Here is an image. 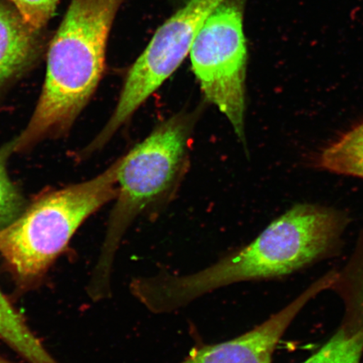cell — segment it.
I'll use <instances>...</instances> for the list:
<instances>
[{"label":"cell","instance_id":"cell-15","mask_svg":"<svg viewBox=\"0 0 363 363\" xmlns=\"http://www.w3.org/2000/svg\"><path fill=\"white\" fill-rule=\"evenodd\" d=\"M0 363H13V362L7 360L6 358H4L1 355H0Z\"/></svg>","mask_w":363,"mask_h":363},{"label":"cell","instance_id":"cell-13","mask_svg":"<svg viewBox=\"0 0 363 363\" xmlns=\"http://www.w3.org/2000/svg\"><path fill=\"white\" fill-rule=\"evenodd\" d=\"M363 331L350 333L339 328L319 351L302 363H361Z\"/></svg>","mask_w":363,"mask_h":363},{"label":"cell","instance_id":"cell-2","mask_svg":"<svg viewBox=\"0 0 363 363\" xmlns=\"http://www.w3.org/2000/svg\"><path fill=\"white\" fill-rule=\"evenodd\" d=\"M347 220L331 208L297 204L238 251L206 269L167 275L163 294L175 308L235 283L280 278L337 252Z\"/></svg>","mask_w":363,"mask_h":363},{"label":"cell","instance_id":"cell-1","mask_svg":"<svg viewBox=\"0 0 363 363\" xmlns=\"http://www.w3.org/2000/svg\"><path fill=\"white\" fill-rule=\"evenodd\" d=\"M125 0H71L50 43L47 72L28 124L16 136V153L68 133L101 79L108 35Z\"/></svg>","mask_w":363,"mask_h":363},{"label":"cell","instance_id":"cell-11","mask_svg":"<svg viewBox=\"0 0 363 363\" xmlns=\"http://www.w3.org/2000/svg\"><path fill=\"white\" fill-rule=\"evenodd\" d=\"M319 162L334 174L363 179V123L325 149Z\"/></svg>","mask_w":363,"mask_h":363},{"label":"cell","instance_id":"cell-5","mask_svg":"<svg viewBox=\"0 0 363 363\" xmlns=\"http://www.w3.org/2000/svg\"><path fill=\"white\" fill-rule=\"evenodd\" d=\"M244 0H224L199 29L190 49L192 69L204 97L245 138L247 40Z\"/></svg>","mask_w":363,"mask_h":363},{"label":"cell","instance_id":"cell-9","mask_svg":"<svg viewBox=\"0 0 363 363\" xmlns=\"http://www.w3.org/2000/svg\"><path fill=\"white\" fill-rule=\"evenodd\" d=\"M330 289L337 293L344 305V317L340 328L350 333L363 331V237L346 265L337 270V279Z\"/></svg>","mask_w":363,"mask_h":363},{"label":"cell","instance_id":"cell-3","mask_svg":"<svg viewBox=\"0 0 363 363\" xmlns=\"http://www.w3.org/2000/svg\"><path fill=\"white\" fill-rule=\"evenodd\" d=\"M119 165L120 159L92 179L40 195L0 230V256L21 283L42 278L81 225L116 198Z\"/></svg>","mask_w":363,"mask_h":363},{"label":"cell","instance_id":"cell-4","mask_svg":"<svg viewBox=\"0 0 363 363\" xmlns=\"http://www.w3.org/2000/svg\"><path fill=\"white\" fill-rule=\"evenodd\" d=\"M193 121L189 113L171 117L120 158L116 203L89 288L94 299L110 293L113 261L130 224L160 202L178 182L187 158Z\"/></svg>","mask_w":363,"mask_h":363},{"label":"cell","instance_id":"cell-6","mask_svg":"<svg viewBox=\"0 0 363 363\" xmlns=\"http://www.w3.org/2000/svg\"><path fill=\"white\" fill-rule=\"evenodd\" d=\"M224 0H189L159 27L127 74L115 111L84 148L91 155L110 142L138 108L178 69L203 22Z\"/></svg>","mask_w":363,"mask_h":363},{"label":"cell","instance_id":"cell-12","mask_svg":"<svg viewBox=\"0 0 363 363\" xmlns=\"http://www.w3.org/2000/svg\"><path fill=\"white\" fill-rule=\"evenodd\" d=\"M13 153H16V136L0 147V230L15 220L28 204L9 174L8 164Z\"/></svg>","mask_w":363,"mask_h":363},{"label":"cell","instance_id":"cell-14","mask_svg":"<svg viewBox=\"0 0 363 363\" xmlns=\"http://www.w3.org/2000/svg\"><path fill=\"white\" fill-rule=\"evenodd\" d=\"M28 24L42 30L60 0H9Z\"/></svg>","mask_w":363,"mask_h":363},{"label":"cell","instance_id":"cell-8","mask_svg":"<svg viewBox=\"0 0 363 363\" xmlns=\"http://www.w3.org/2000/svg\"><path fill=\"white\" fill-rule=\"evenodd\" d=\"M40 31L30 26L9 0H0V103L43 57Z\"/></svg>","mask_w":363,"mask_h":363},{"label":"cell","instance_id":"cell-10","mask_svg":"<svg viewBox=\"0 0 363 363\" xmlns=\"http://www.w3.org/2000/svg\"><path fill=\"white\" fill-rule=\"evenodd\" d=\"M0 339L27 363H59L0 289Z\"/></svg>","mask_w":363,"mask_h":363},{"label":"cell","instance_id":"cell-7","mask_svg":"<svg viewBox=\"0 0 363 363\" xmlns=\"http://www.w3.org/2000/svg\"><path fill=\"white\" fill-rule=\"evenodd\" d=\"M334 281V272H328L256 328L228 342L199 349L181 363H271L277 346L295 318L318 294L330 289Z\"/></svg>","mask_w":363,"mask_h":363}]
</instances>
